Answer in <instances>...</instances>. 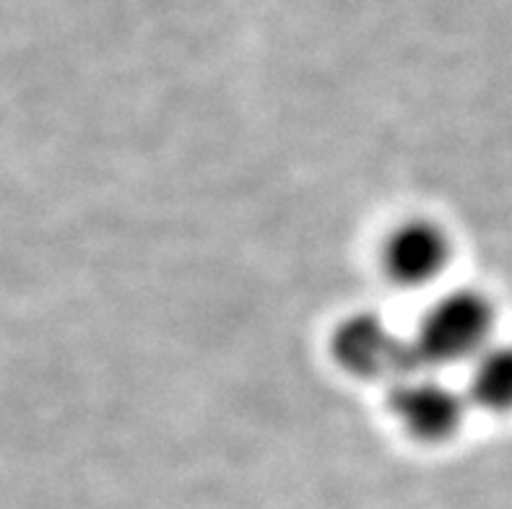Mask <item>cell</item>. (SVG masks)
I'll use <instances>...</instances> for the list:
<instances>
[{
	"instance_id": "cell-1",
	"label": "cell",
	"mask_w": 512,
	"mask_h": 509,
	"mask_svg": "<svg viewBox=\"0 0 512 509\" xmlns=\"http://www.w3.org/2000/svg\"><path fill=\"white\" fill-rule=\"evenodd\" d=\"M494 307L479 291H450L427 310L416 328L414 346L422 367L471 361L494 343Z\"/></svg>"
},
{
	"instance_id": "cell-2",
	"label": "cell",
	"mask_w": 512,
	"mask_h": 509,
	"mask_svg": "<svg viewBox=\"0 0 512 509\" xmlns=\"http://www.w3.org/2000/svg\"><path fill=\"white\" fill-rule=\"evenodd\" d=\"M338 364L362 380L398 382L409 374L422 372L414 338L398 336L383 317L362 312L346 317L333 336Z\"/></svg>"
},
{
	"instance_id": "cell-3",
	"label": "cell",
	"mask_w": 512,
	"mask_h": 509,
	"mask_svg": "<svg viewBox=\"0 0 512 509\" xmlns=\"http://www.w3.org/2000/svg\"><path fill=\"white\" fill-rule=\"evenodd\" d=\"M390 408L414 437L440 442L463 424L466 400L448 382L429 377L422 369L390 385Z\"/></svg>"
},
{
	"instance_id": "cell-4",
	"label": "cell",
	"mask_w": 512,
	"mask_h": 509,
	"mask_svg": "<svg viewBox=\"0 0 512 509\" xmlns=\"http://www.w3.org/2000/svg\"><path fill=\"white\" fill-rule=\"evenodd\" d=\"M450 263V237L435 221H406L390 234L383 247V265L398 286H427Z\"/></svg>"
},
{
	"instance_id": "cell-5",
	"label": "cell",
	"mask_w": 512,
	"mask_h": 509,
	"mask_svg": "<svg viewBox=\"0 0 512 509\" xmlns=\"http://www.w3.org/2000/svg\"><path fill=\"white\" fill-rule=\"evenodd\" d=\"M468 393L487 411H512V343H492L471 361Z\"/></svg>"
}]
</instances>
